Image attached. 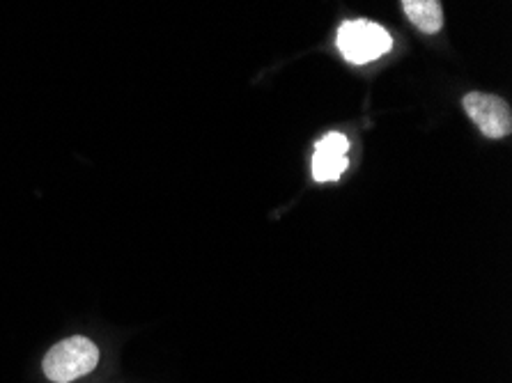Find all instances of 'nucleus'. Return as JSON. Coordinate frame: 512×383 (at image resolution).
Returning <instances> with one entry per match:
<instances>
[{"label":"nucleus","mask_w":512,"mask_h":383,"mask_svg":"<svg viewBox=\"0 0 512 383\" xmlns=\"http://www.w3.org/2000/svg\"><path fill=\"white\" fill-rule=\"evenodd\" d=\"M99 363V349L92 340L81 338H67L51 347L49 354L44 356V374L53 383H72L76 379L85 377L95 370Z\"/></svg>","instance_id":"obj_1"},{"label":"nucleus","mask_w":512,"mask_h":383,"mask_svg":"<svg viewBox=\"0 0 512 383\" xmlns=\"http://www.w3.org/2000/svg\"><path fill=\"white\" fill-rule=\"evenodd\" d=\"M393 39L389 30L368 19L345 21L338 30V51L354 65H366L391 51Z\"/></svg>","instance_id":"obj_2"},{"label":"nucleus","mask_w":512,"mask_h":383,"mask_svg":"<svg viewBox=\"0 0 512 383\" xmlns=\"http://www.w3.org/2000/svg\"><path fill=\"white\" fill-rule=\"evenodd\" d=\"M464 111L471 117V122L480 129V134L487 138H506L512 131V113L510 106L496 95L487 92H469L462 99Z\"/></svg>","instance_id":"obj_3"},{"label":"nucleus","mask_w":512,"mask_h":383,"mask_svg":"<svg viewBox=\"0 0 512 383\" xmlns=\"http://www.w3.org/2000/svg\"><path fill=\"white\" fill-rule=\"evenodd\" d=\"M347 152L349 140L333 131V134L324 136L320 143L315 145L313 156V177L315 182H336V179L347 170Z\"/></svg>","instance_id":"obj_4"},{"label":"nucleus","mask_w":512,"mask_h":383,"mask_svg":"<svg viewBox=\"0 0 512 383\" xmlns=\"http://www.w3.org/2000/svg\"><path fill=\"white\" fill-rule=\"evenodd\" d=\"M407 19L421 30V33L434 35L444 28V7L439 0H402Z\"/></svg>","instance_id":"obj_5"}]
</instances>
